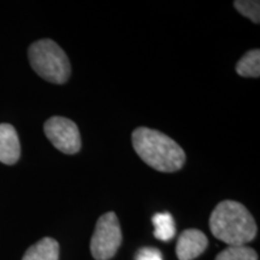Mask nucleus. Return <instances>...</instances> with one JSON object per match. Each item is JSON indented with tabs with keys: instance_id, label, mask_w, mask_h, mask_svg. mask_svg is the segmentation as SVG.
Here are the masks:
<instances>
[{
	"instance_id": "f257e3e1",
	"label": "nucleus",
	"mask_w": 260,
	"mask_h": 260,
	"mask_svg": "<svg viewBox=\"0 0 260 260\" xmlns=\"http://www.w3.org/2000/svg\"><path fill=\"white\" fill-rule=\"evenodd\" d=\"M132 142L140 159L157 171L176 172L186 162V153L181 146L159 130L136 128L132 134Z\"/></svg>"
},
{
	"instance_id": "f03ea898",
	"label": "nucleus",
	"mask_w": 260,
	"mask_h": 260,
	"mask_svg": "<svg viewBox=\"0 0 260 260\" xmlns=\"http://www.w3.org/2000/svg\"><path fill=\"white\" fill-rule=\"evenodd\" d=\"M212 235L228 246H245L255 239L258 228L253 216L239 201L224 200L210 217Z\"/></svg>"
},
{
	"instance_id": "7ed1b4c3",
	"label": "nucleus",
	"mask_w": 260,
	"mask_h": 260,
	"mask_svg": "<svg viewBox=\"0 0 260 260\" xmlns=\"http://www.w3.org/2000/svg\"><path fill=\"white\" fill-rule=\"evenodd\" d=\"M28 57L32 70L47 82L64 84L70 79L69 57L53 40L42 39L32 42L29 46Z\"/></svg>"
},
{
	"instance_id": "20e7f679",
	"label": "nucleus",
	"mask_w": 260,
	"mask_h": 260,
	"mask_svg": "<svg viewBox=\"0 0 260 260\" xmlns=\"http://www.w3.org/2000/svg\"><path fill=\"white\" fill-rule=\"evenodd\" d=\"M122 243V229L115 212H107L98 219L90 240V253L95 260H110Z\"/></svg>"
},
{
	"instance_id": "39448f33",
	"label": "nucleus",
	"mask_w": 260,
	"mask_h": 260,
	"mask_svg": "<svg viewBox=\"0 0 260 260\" xmlns=\"http://www.w3.org/2000/svg\"><path fill=\"white\" fill-rule=\"evenodd\" d=\"M44 132L52 145L64 154H76L81 149L79 126L65 117L54 116L44 124Z\"/></svg>"
},
{
	"instance_id": "423d86ee",
	"label": "nucleus",
	"mask_w": 260,
	"mask_h": 260,
	"mask_svg": "<svg viewBox=\"0 0 260 260\" xmlns=\"http://www.w3.org/2000/svg\"><path fill=\"white\" fill-rule=\"evenodd\" d=\"M209 246L207 236L198 229H187L178 236L176 255L178 260H194Z\"/></svg>"
},
{
	"instance_id": "0eeeda50",
	"label": "nucleus",
	"mask_w": 260,
	"mask_h": 260,
	"mask_svg": "<svg viewBox=\"0 0 260 260\" xmlns=\"http://www.w3.org/2000/svg\"><path fill=\"white\" fill-rule=\"evenodd\" d=\"M21 157V144L16 129L9 123L0 124V161L14 165Z\"/></svg>"
},
{
	"instance_id": "6e6552de",
	"label": "nucleus",
	"mask_w": 260,
	"mask_h": 260,
	"mask_svg": "<svg viewBox=\"0 0 260 260\" xmlns=\"http://www.w3.org/2000/svg\"><path fill=\"white\" fill-rule=\"evenodd\" d=\"M22 260H59V243L52 237H44L29 247Z\"/></svg>"
},
{
	"instance_id": "1a4fd4ad",
	"label": "nucleus",
	"mask_w": 260,
	"mask_h": 260,
	"mask_svg": "<svg viewBox=\"0 0 260 260\" xmlns=\"http://www.w3.org/2000/svg\"><path fill=\"white\" fill-rule=\"evenodd\" d=\"M154 225V236L160 241H171L176 235V224L169 212L155 213L152 218Z\"/></svg>"
},
{
	"instance_id": "9d476101",
	"label": "nucleus",
	"mask_w": 260,
	"mask_h": 260,
	"mask_svg": "<svg viewBox=\"0 0 260 260\" xmlns=\"http://www.w3.org/2000/svg\"><path fill=\"white\" fill-rule=\"evenodd\" d=\"M236 73L242 77L258 79L260 76V51L258 48L243 54L236 64Z\"/></svg>"
},
{
	"instance_id": "9b49d317",
	"label": "nucleus",
	"mask_w": 260,
	"mask_h": 260,
	"mask_svg": "<svg viewBox=\"0 0 260 260\" xmlns=\"http://www.w3.org/2000/svg\"><path fill=\"white\" fill-rule=\"evenodd\" d=\"M214 260H258V253L246 245L229 246L220 252Z\"/></svg>"
},
{
	"instance_id": "f8f14e48",
	"label": "nucleus",
	"mask_w": 260,
	"mask_h": 260,
	"mask_svg": "<svg viewBox=\"0 0 260 260\" xmlns=\"http://www.w3.org/2000/svg\"><path fill=\"white\" fill-rule=\"evenodd\" d=\"M234 6L242 16L249 18L253 23L260 22V2L258 0H236Z\"/></svg>"
},
{
	"instance_id": "ddd939ff",
	"label": "nucleus",
	"mask_w": 260,
	"mask_h": 260,
	"mask_svg": "<svg viewBox=\"0 0 260 260\" xmlns=\"http://www.w3.org/2000/svg\"><path fill=\"white\" fill-rule=\"evenodd\" d=\"M135 260H162V255L154 247H144L136 253Z\"/></svg>"
}]
</instances>
